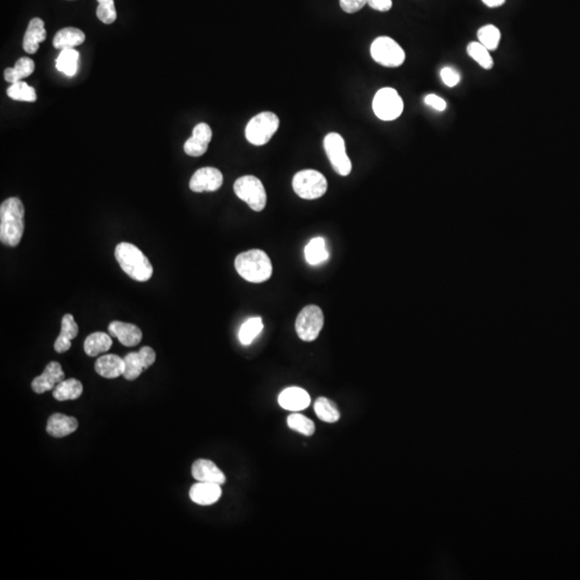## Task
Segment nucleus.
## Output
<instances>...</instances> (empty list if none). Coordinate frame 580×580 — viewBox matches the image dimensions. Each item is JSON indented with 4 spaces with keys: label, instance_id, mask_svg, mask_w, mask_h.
Masks as SVG:
<instances>
[{
    "label": "nucleus",
    "instance_id": "nucleus-1",
    "mask_svg": "<svg viewBox=\"0 0 580 580\" xmlns=\"http://www.w3.org/2000/svg\"><path fill=\"white\" fill-rule=\"evenodd\" d=\"M24 204L18 198L11 197L0 206V241L8 247L20 244L24 233Z\"/></svg>",
    "mask_w": 580,
    "mask_h": 580
},
{
    "label": "nucleus",
    "instance_id": "nucleus-2",
    "mask_svg": "<svg viewBox=\"0 0 580 580\" xmlns=\"http://www.w3.org/2000/svg\"><path fill=\"white\" fill-rule=\"evenodd\" d=\"M235 267L241 278L256 284L269 280L273 272L269 256L261 249L239 254L235 260Z\"/></svg>",
    "mask_w": 580,
    "mask_h": 580
},
{
    "label": "nucleus",
    "instance_id": "nucleus-3",
    "mask_svg": "<svg viewBox=\"0 0 580 580\" xmlns=\"http://www.w3.org/2000/svg\"><path fill=\"white\" fill-rule=\"evenodd\" d=\"M115 259L129 278L148 282L153 276V266L146 255L131 243L122 242L115 247Z\"/></svg>",
    "mask_w": 580,
    "mask_h": 580
},
{
    "label": "nucleus",
    "instance_id": "nucleus-4",
    "mask_svg": "<svg viewBox=\"0 0 580 580\" xmlns=\"http://www.w3.org/2000/svg\"><path fill=\"white\" fill-rule=\"evenodd\" d=\"M280 127L278 115L272 112H261L254 117L245 128V137L253 146H265L273 137Z\"/></svg>",
    "mask_w": 580,
    "mask_h": 580
},
{
    "label": "nucleus",
    "instance_id": "nucleus-5",
    "mask_svg": "<svg viewBox=\"0 0 580 580\" xmlns=\"http://www.w3.org/2000/svg\"><path fill=\"white\" fill-rule=\"evenodd\" d=\"M233 191L243 201L249 204L255 212H261L267 206V193L265 187L258 177L244 175L237 179L233 185Z\"/></svg>",
    "mask_w": 580,
    "mask_h": 580
},
{
    "label": "nucleus",
    "instance_id": "nucleus-6",
    "mask_svg": "<svg viewBox=\"0 0 580 580\" xmlns=\"http://www.w3.org/2000/svg\"><path fill=\"white\" fill-rule=\"evenodd\" d=\"M292 189L302 199H319L327 193L328 182L319 171L307 169L295 175Z\"/></svg>",
    "mask_w": 580,
    "mask_h": 580
},
{
    "label": "nucleus",
    "instance_id": "nucleus-7",
    "mask_svg": "<svg viewBox=\"0 0 580 580\" xmlns=\"http://www.w3.org/2000/svg\"><path fill=\"white\" fill-rule=\"evenodd\" d=\"M371 57L379 65L397 68L406 61V52L401 45L390 37H379L371 45Z\"/></svg>",
    "mask_w": 580,
    "mask_h": 580
},
{
    "label": "nucleus",
    "instance_id": "nucleus-8",
    "mask_svg": "<svg viewBox=\"0 0 580 580\" xmlns=\"http://www.w3.org/2000/svg\"><path fill=\"white\" fill-rule=\"evenodd\" d=\"M403 110V99L394 88H384L375 94L373 111L381 121H394L401 117Z\"/></svg>",
    "mask_w": 580,
    "mask_h": 580
},
{
    "label": "nucleus",
    "instance_id": "nucleus-9",
    "mask_svg": "<svg viewBox=\"0 0 580 580\" xmlns=\"http://www.w3.org/2000/svg\"><path fill=\"white\" fill-rule=\"evenodd\" d=\"M325 317L323 311L317 305L303 307L296 319V331L299 338L304 342H313L319 338L324 328Z\"/></svg>",
    "mask_w": 580,
    "mask_h": 580
},
{
    "label": "nucleus",
    "instance_id": "nucleus-10",
    "mask_svg": "<svg viewBox=\"0 0 580 580\" xmlns=\"http://www.w3.org/2000/svg\"><path fill=\"white\" fill-rule=\"evenodd\" d=\"M326 154L333 170L342 177H348L352 172V162L346 153L345 141L342 136L330 133L324 140Z\"/></svg>",
    "mask_w": 580,
    "mask_h": 580
},
{
    "label": "nucleus",
    "instance_id": "nucleus-11",
    "mask_svg": "<svg viewBox=\"0 0 580 580\" xmlns=\"http://www.w3.org/2000/svg\"><path fill=\"white\" fill-rule=\"evenodd\" d=\"M124 360H125V371H124L123 377L127 381H135L144 370L154 365L156 360V353L153 348L144 346L139 352L129 353L126 355Z\"/></svg>",
    "mask_w": 580,
    "mask_h": 580
},
{
    "label": "nucleus",
    "instance_id": "nucleus-12",
    "mask_svg": "<svg viewBox=\"0 0 580 580\" xmlns=\"http://www.w3.org/2000/svg\"><path fill=\"white\" fill-rule=\"evenodd\" d=\"M224 177L218 169L204 167L194 173L189 182V189L194 193L216 191L222 187Z\"/></svg>",
    "mask_w": 580,
    "mask_h": 580
},
{
    "label": "nucleus",
    "instance_id": "nucleus-13",
    "mask_svg": "<svg viewBox=\"0 0 580 580\" xmlns=\"http://www.w3.org/2000/svg\"><path fill=\"white\" fill-rule=\"evenodd\" d=\"M65 379V373L61 363L52 361L45 367L42 374L32 381V388L36 393L42 394L54 389L59 383Z\"/></svg>",
    "mask_w": 580,
    "mask_h": 580
},
{
    "label": "nucleus",
    "instance_id": "nucleus-14",
    "mask_svg": "<svg viewBox=\"0 0 580 580\" xmlns=\"http://www.w3.org/2000/svg\"><path fill=\"white\" fill-rule=\"evenodd\" d=\"M278 404L284 410L299 412L309 408L311 398L302 388L289 387L280 392L278 396Z\"/></svg>",
    "mask_w": 580,
    "mask_h": 580
},
{
    "label": "nucleus",
    "instance_id": "nucleus-15",
    "mask_svg": "<svg viewBox=\"0 0 580 580\" xmlns=\"http://www.w3.org/2000/svg\"><path fill=\"white\" fill-rule=\"evenodd\" d=\"M191 475L198 482L213 483L218 485L225 484L226 482L224 473L210 460L199 459L194 462L191 466Z\"/></svg>",
    "mask_w": 580,
    "mask_h": 580
},
{
    "label": "nucleus",
    "instance_id": "nucleus-16",
    "mask_svg": "<svg viewBox=\"0 0 580 580\" xmlns=\"http://www.w3.org/2000/svg\"><path fill=\"white\" fill-rule=\"evenodd\" d=\"M189 497L196 504L208 507L218 502L222 497L220 485L213 483L199 482L189 490Z\"/></svg>",
    "mask_w": 580,
    "mask_h": 580
},
{
    "label": "nucleus",
    "instance_id": "nucleus-17",
    "mask_svg": "<svg viewBox=\"0 0 580 580\" xmlns=\"http://www.w3.org/2000/svg\"><path fill=\"white\" fill-rule=\"evenodd\" d=\"M108 330L111 336L119 338V342L127 348L137 346L143 338L141 329L133 324L112 321L109 325Z\"/></svg>",
    "mask_w": 580,
    "mask_h": 580
},
{
    "label": "nucleus",
    "instance_id": "nucleus-18",
    "mask_svg": "<svg viewBox=\"0 0 580 580\" xmlns=\"http://www.w3.org/2000/svg\"><path fill=\"white\" fill-rule=\"evenodd\" d=\"M78 422L74 417L66 416L61 413H55L47 420V432L51 437H65L78 429Z\"/></svg>",
    "mask_w": 580,
    "mask_h": 580
},
{
    "label": "nucleus",
    "instance_id": "nucleus-19",
    "mask_svg": "<svg viewBox=\"0 0 580 580\" xmlns=\"http://www.w3.org/2000/svg\"><path fill=\"white\" fill-rule=\"evenodd\" d=\"M47 38V30L45 22L41 18H35L28 24V30L25 32L23 47L28 54H35L39 49V45Z\"/></svg>",
    "mask_w": 580,
    "mask_h": 580
},
{
    "label": "nucleus",
    "instance_id": "nucleus-20",
    "mask_svg": "<svg viewBox=\"0 0 580 580\" xmlns=\"http://www.w3.org/2000/svg\"><path fill=\"white\" fill-rule=\"evenodd\" d=\"M95 370L105 379H117L124 374L125 360L117 355H105L95 363Z\"/></svg>",
    "mask_w": 580,
    "mask_h": 580
},
{
    "label": "nucleus",
    "instance_id": "nucleus-21",
    "mask_svg": "<svg viewBox=\"0 0 580 580\" xmlns=\"http://www.w3.org/2000/svg\"><path fill=\"white\" fill-rule=\"evenodd\" d=\"M78 333V326L74 321L71 314H66L61 319V330L59 338L55 341L54 350L59 354L68 352L71 348V341L76 338Z\"/></svg>",
    "mask_w": 580,
    "mask_h": 580
},
{
    "label": "nucleus",
    "instance_id": "nucleus-22",
    "mask_svg": "<svg viewBox=\"0 0 580 580\" xmlns=\"http://www.w3.org/2000/svg\"><path fill=\"white\" fill-rule=\"evenodd\" d=\"M85 41V34L78 28H63L55 35L53 45L57 49H73Z\"/></svg>",
    "mask_w": 580,
    "mask_h": 580
},
{
    "label": "nucleus",
    "instance_id": "nucleus-23",
    "mask_svg": "<svg viewBox=\"0 0 580 580\" xmlns=\"http://www.w3.org/2000/svg\"><path fill=\"white\" fill-rule=\"evenodd\" d=\"M83 393V385L76 379H64L53 389V397L57 401L76 400Z\"/></svg>",
    "mask_w": 580,
    "mask_h": 580
},
{
    "label": "nucleus",
    "instance_id": "nucleus-24",
    "mask_svg": "<svg viewBox=\"0 0 580 580\" xmlns=\"http://www.w3.org/2000/svg\"><path fill=\"white\" fill-rule=\"evenodd\" d=\"M112 346V338L105 332H95L86 338L84 342V350L90 357H96L99 354L108 352Z\"/></svg>",
    "mask_w": 580,
    "mask_h": 580
},
{
    "label": "nucleus",
    "instance_id": "nucleus-25",
    "mask_svg": "<svg viewBox=\"0 0 580 580\" xmlns=\"http://www.w3.org/2000/svg\"><path fill=\"white\" fill-rule=\"evenodd\" d=\"M35 63L30 57H22L18 59L13 68H7L4 72L5 80L9 83L13 84L20 81L23 78H28L34 72Z\"/></svg>",
    "mask_w": 580,
    "mask_h": 580
},
{
    "label": "nucleus",
    "instance_id": "nucleus-26",
    "mask_svg": "<svg viewBox=\"0 0 580 580\" xmlns=\"http://www.w3.org/2000/svg\"><path fill=\"white\" fill-rule=\"evenodd\" d=\"M305 259L311 266L323 264L329 258V253L326 249V241L324 238H314L305 247Z\"/></svg>",
    "mask_w": 580,
    "mask_h": 580
},
{
    "label": "nucleus",
    "instance_id": "nucleus-27",
    "mask_svg": "<svg viewBox=\"0 0 580 580\" xmlns=\"http://www.w3.org/2000/svg\"><path fill=\"white\" fill-rule=\"evenodd\" d=\"M80 54L74 49H61L57 59V69L68 76H73L78 71Z\"/></svg>",
    "mask_w": 580,
    "mask_h": 580
},
{
    "label": "nucleus",
    "instance_id": "nucleus-28",
    "mask_svg": "<svg viewBox=\"0 0 580 580\" xmlns=\"http://www.w3.org/2000/svg\"><path fill=\"white\" fill-rule=\"evenodd\" d=\"M314 410L321 420L333 424L341 418L340 412L333 402L330 401L327 398L321 397L316 400L314 404Z\"/></svg>",
    "mask_w": 580,
    "mask_h": 580
},
{
    "label": "nucleus",
    "instance_id": "nucleus-29",
    "mask_svg": "<svg viewBox=\"0 0 580 580\" xmlns=\"http://www.w3.org/2000/svg\"><path fill=\"white\" fill-rule=\"evenodd\" d=\"M264 323L260 317H251L247 319L239 330V340L243 345H249L261 333Z\"/></svg>",
    "mask_w": 580,
    "mask_h": 580
},
{
    "label": "nucleus",
    "instance_id": "nucleus-30",
    "mask_svg": "<svg viewBox=\"0 0 580 580\" xmlns=\"http://www.w3.org/2000/svg\"><path fill=\"white\" fill-rule=\"evenodd\" d=\"M466 52H468V57L474 59L480 67L486 70L492 69L495 63H493L492 57L490 55V51L485 47L482 43L478 42H478H475V41L470 42L466 47Z\"/></svg>",
    "mask_w": 580,
    "mask_h": 580
},
{
    "label": "nucleus",
    "instance_id": "nucleus-31",
    "mask_svg": "<svg viewBox=\"0 0 580 580\" xmlns=\"http://www.w3.org/2000/svg\"><path fill=\"white\" fill-rule=\"evenodd\" d=\"M7 95L10 98L16 101H26V102H35L37 100L36 90L32 86L28 85L26 82H16L12 84L7 90Z\"/></svg>",
    "mask_w": 580,
    "mask_h": 580
},
{
    "label": "nucleus",
    "instance_id": "nucleus-32",
    "mask_svg": "<svg viewBox=\"0 0 580 580\" xmlns=\"http://www.w3.org/2000/svg\"><path fill=\"white\" fill-rule=\"evenodd\" d=\"M478 42L482 43L489 51H495L501 41V32L495 25H485L478 30Z\"/></svg>",
    "mask_w": 580,
    "mask_h": 580
},
{
    "label": "nucleus",
    "instance_id": "nucleus-33",
    "mask_svg": "<svg viewBox=\"0 0 580 580\" xmlns=\"http://www.w3.org/2000/svg\"><path fill=\"white\" fill-rule=\"evenodd\" d=\"M287 425L292 430L302 433L307 437H311L315 433V424L313 421L303 416V415L298 414V413L289 415L288 418H287Z\"/></svg>",
    "mask_w": 580,
    "mask_h": 580
},
{
    "label": "nucleus",
    "instance_id": "nucleus-34",
    "mask_svg": "<svg viewBox=\"0 0 580 580\" xmlns=\"http://www.w3.org/2000/svg\"><path fill=\"white\" fill-rule=\"evenodd\" d=\"M98 8H97V18L103 24H112L117 20V10L114 7V0H97Z\"/></svg>",
    "mask_w": 580,
    "mask_h": 580
},
{
    "label": "nucleus",
    "instance_id": "nucleus-35",
    "mask_svg": "<svg viewBox=\"0 0 580 580\" xmlns=\"http://www.w3.org/2000/svg\"><path fill=\"white\" fill-rule=\"evenodd\" d=\"M208 144L210 143L191 136V137L185 142V144H184V150H185V153H187L189 156H202V155L206 154V150H208Z\"/></svg>",
    "mask_w": 580,
    "mask_h": 580
},
{
    "label": "nucleus",
    "instance_id": "nucleus-36",
    "mask_svg": "<svg viewBox=\"0 0 580 580\" xmlns=\"http://www.w3.org/2000/svg\"><path fill=\"white\" fill-rule=\"evenodd\" d=\"M441 78L442 81L444 82L446 86L448 88H455L459 84L460 82V74L457 70L454 69L451 67H444L443 69L441 70Z\"/></svg>",
    "mask_w": 580,
    "mask_h": 580
},
{
    "label": "nucleus",
    "instance_id": "nucleus-37",
    "mask_svg": "<svg viewBox=\"0 0 580 580\" xmlns=\"http://www.w3.org/2000/svg\"><path fill=\"white\" fill-rule=\"evenodd\" d=\"M367 5V0H340V6L346 13H356Z\"/></svg>",
    "mask_w": 580,
    "mask_h": 580
},
{
    "label": "nucleus",
    "instance_id": "nucleus-38",
    "mask_svg": "<svg viewBox=\"0 0 580 580\" xmlns=\"http://www.w3.org/2000/svg\"><path fill=\"white\" fill-rule=\"evenodd\" d=\"M193 136L194 137L198 138V139L203 140V141L210 143L213 134H212V129H211L208 124L200 123L194 128Z\"/></svg>",
    "mask_w": 580,
    "mask_h": 580
},
{
    "label": "nucleus",
    "instance_id": "nucleus-39",
    "mask_svg": "<svg viewBox=\"0 0 580 580\" xmlns=\"http://www.w3.org/2000/svg\"><path fill=\"white\" fill-rule=\"evenodd\" d=\"M425 103L429 105V107H431V108L434 109V110L439 111V112H443V111H445L446 108H447L446 101L435 94L428 95V96L425 98Z\"/></svg>",
    "mask_w": 580,
    "mask_h": 580
},
{
    "label": "nucleus",
    "instance_id": "nucleus-40",
    "mask_svg": "<svg viewBox=\"0 0 580 580\" xmlns=\"http://www.w3.org/2000/svg\"><path fill=\"white\" fill-rule=\"evenodd\" d=\"M367 5L377 11L387 12L392 8V0H367Z\"/></svg>",
    "mask_w": 580,
    "mask_h": 580
},
{
    "label": "nucleus",
    "instance_id": "nucleus-41",
    "mask_svg": "<svg viewBox=\"0 0 580 580\" xmlns=\"http://www.w3.org/2000/svg\"><path fill=\"white\" fill-rule=\"evenodd\" d=\"M483 3L489 8H497L504 5L507 0H482Z\"/></svg>",
    "mask_w": 580,
    "mask_h": 580
}]
</instances>
